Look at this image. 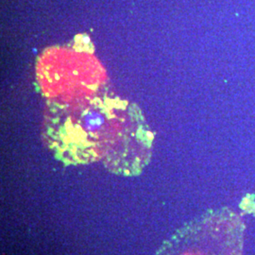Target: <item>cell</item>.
<instances>
[{
	"instance_id": "7a4b0ae2",
	"label": "cell",
	"mask_w": 255,
	"mask_h": 255,
	"mask_svg": "<svg viewBox=\"0 0 255 255\" xmlns=\"http://www.w3.org/2000/svg\"><path fill=\"white\" fill-rule=\"evenodd\" d=\"M245 225L228 207L208 210L177 230L155 255H242Z\"/></svg>"
},
{
	"instance_id": "6da1fadb",
	"label": "cell",
	"mask_w": 255,
	"mask_h": 255,
	"mask_svg": "<svg viewBox=\"0 0 255 255\" xmlns=\"http://www.w3.org/2000/svg\"><path fill=\"white\" fill-rule=\"evenodd\" d=\"M42 138L63 163L102 161L109 171L123 176L141 173L150 160L153 141L136 105L106 95L51 102Z\"/></svg>"
}]
</instances>
